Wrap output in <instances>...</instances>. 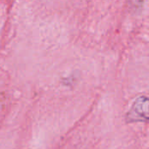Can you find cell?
<instances>
[{
	"label": "cell",
	"instance_id": "6da1fadb",
	"mask_svg": "<svg viewBox=\"0 0 149 149\" xmlns=\"http://www.w3.org/2000/svg\"><path fill=\"white\" fill-rule=\"evenodd\" d=\"M133 118L141 120H149V98L141 97L133 104L131 113Z\"/></svg>",
	"mask_w": 149,
	"mask_h": 149
}]
</instances>
